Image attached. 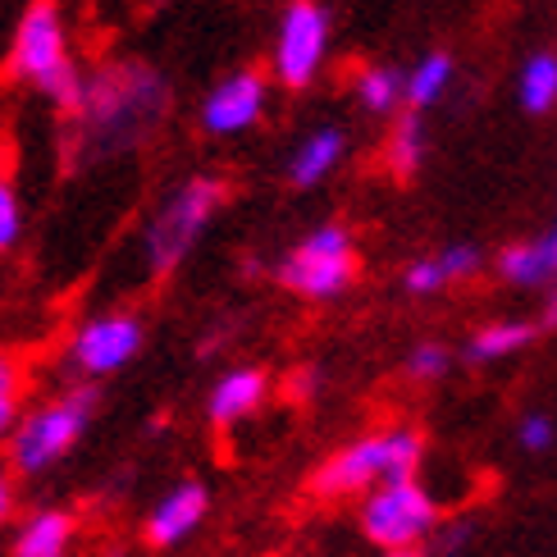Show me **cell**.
I'll return each instance as SVG.
<instances>
[{
	"mask_svg": "<svg viewBox=\"0 0 557 557\" xmlns=\"http://www.w3.org/2000/svg\"><path fill=\"white\" fill-rule=\"evenodd\" d=\"M403 284H407V293H416V297H434L438 288L448 284V274H444V265H438V257H434V261H416V265H407Z\"/></svg>",
	"mask_w": 557,
	"mask_h": 557,
	"instance_id": "obj_24",
	"label": "cell"
},
{
	"mask_svg": "<svg viewBox=\"0 0 557 557\" xmlns=\"http://www.w3.org/2000/svg\"><path fill=\"white\" fill-rule=\"evenodd\" d=\"M448 366H453V357H448V347H444V343H416L411 352H407V375H411L416 384L444 380V375H448Z\"/></svg>",
	"mask_w": 557,
	"mask_h": 557,
	"instance_id": "obj_23",
	"label": "cell"
},
{
	"mask_svg": "<svg viewBox=\"0 0 557 557\" xmlns=\"http://www.w3.org/2000/svg\"><path fill=\"white\" fill-rule=\"evenodd\" d=\"M28 234V215H23V197L14 188L10 174H0V257H10V251L23 243Z\"/></svg>",
	"mask_w": 557,
	"mask_h": 557,
	"instance_id": "obj_22",
	"label": "cell"
},
{
	"mask_svg": "<svg viewBox=\"0 0 557 557\" xmlns=\"http://www.w3.org/2000/svg\"><path fill=\"white\" fill-rule=\"evenodd\" d=\"M540 334V324H530V320H494V324H484V330L471 334L467 343V361L484 366V361H503V357H512L521 352V347Z\"/></svg>",
	"mask_w": 557,
	"mask_h": 557,
	"instance_id": "obj_16",
	"label": "cell"
},
{
	"mask_svg": "<svg viewBox=\"0 0 557 557\" xmlns=\"http://www.w3.org/2000/svg\"><path fill=\"white\" fill-rule=\"evenodd\" d=\"M265 370L257 366H238V370H224V375L211 384V393H206V416H211L215 430H234L238 421H247L251 411H261L265 403Z\"/></svg>",
	"mask_w": 557,
	"mask_h": 557,
	"instance_id": "obj_13",
	"label": "cell"
},
{
	"mask_svg": "<svg viewBox=\"0 0 557 557\" xmlns=\"http://www.w3.org/2000/svg\"><path fill=\"white\" fill-rule=\"evenodd\" d=\"M174 110V83L147 60H110L87 74L83 101L69 114L83 165L120 160L151 147Z\"/></svg>",
	"mask_w": 557,
	"mask_h": 557,
	"instance_id": "obj_1",
	"label": "cell"
},
{
	"mask_svg": "<svg viewBox=\"0 0 557 557\" xmlns=\"http://www.w3.org/2000/svg\"><path fill=\"white\" fill-rule=\"evenodd\" d=\"M453 83V55H444V51H434V55H425L421 64L407 74V91H403V101L421 114L425 106H434L438 101V91H444Z\"/></svg>",
	"mask_w": 557,
	"mask_h": 557,
	"instance_id": "obj_19",
	"label": "cell"
},
{
	"mask_svg": "<svg viewBox=\"0 0 557 557\" xmlns=\"http://www.w3.org/2000/svg\"><path fill=\"white\" fill-rule=\"evenodd\" d=\"M425 457V438L421 430H380V434H361L357 444L338 448L324 467L311 475V494L315 498H347V494H370L388 480H416Z\"/></svg>",
	"mask_w": 557,
	"mask_h": 557,
	"instance_id": "obj_5",
	"label": "cell"
},
{
	"mask_svg": "<svg viewBox=\"0 0 557 557\" xmlns=\"http://www.w3.org/2000/svg\"><path fill=\"white\" fill-rule=\"evenodd\" d=\"M480 251L475 247H467V243H461V247H448V251H438V265H444V274H448V284H453V278H471L475 270H480Z\"/></svg>",
	"mask_w": 557,
	"mask_h": 557,
	"instance_id": "obj_26",
	"label": "cell"
},
{
	"mask_svg": "<svg viewBox=\"0 0 557 557\" xmlns=\"http://www.w3.org/2000/svg\"><path fill=\"white\" fill-rule=\"evenodd\" d=\"M97 407H101L97 384H69L55 398L28 407L23 421L14 425V434L5 438V467L23 480L55 471L83 444V434L97 421Z\"/></svg>",
	"mask_w": 557,
	"mask_h": 557,
	"instance_id": "obj_3",
	"label": "cell"
},
{
	"mask_svg": "<svg viewBox=\"0 0 557 557\" xmlns=\"http://www.w3.org/2000/svg\"><path fill=\"white\" fill-rule=\"evenodd\" d=\"M78 540V517L69 507H33L14 525L10 557H69Z\"/></svg>",
	"mask_w": 557,
	"mask_h": 557,
	"instance_id": "obj_12",
	"label": "cell"
},
{
	"mask_svg": "<svg viewBox=\"0 0 557 557\" xmlns=\"http://www.w3.org/2000/svg\"><path fill=\"white\" fill-rule=\"evenodd\" d=\"M274 278L297 297H338L347 284L357 278V251H352V234L338 224H320L315 234L301 238L284 261H278Z\"/></svg>",
	"mask_w": 557,
	"mask_h": 557,
	"instance_id": "obj_8",
	"label": "cell"
},
{
	"mask_svg": "<svg viewBox=\"0 0 557 557\" xmlns=\"http://www.w3.org/2000/svg\"><path fill=\"white\" fill-rule=\"evenodd\" d=\"M380 557H421V548H411V553H380Z\"/></svg>",
	"mask_w": 557,
	"mask_h": 557,
	"instance_id": "obj_30",
	"label": "cell"
},
{
	"mask_svg": "<svg viewBox=\"0 0 557 557\" xmlns=\"http://www.w3.org/2000/svg\"><path fill=\"white\" fill-rule=\"evenodd\" d=\"M10 78L41 91V97L64 114L78 110L87 74L78 69L74 51H69L64 14L55 0H33V5L23 10L14 41H10Z\"/></svg>",
	"mask_w": 557,
	"mask_h": 557,
	"instance_id": "obj_2",
	"label": "cell"
},
{
	"mask_svg": "<svg viewBox=\"0 0 557 557\" xmlns=\"http://www.w3.org/2000/svg\"><path fill=\"white\" fill-rule=\"evenodd\" d=\"M18 512V484H14V471L5 467V457H0V530H5Z\"/></svg>",
	"mask_w": 557,
	"mask_h": 557,
	"instance_id": "obj_27",
	"label": "cell"
},
{
	"mask_svg": "<svg viewBox=\"0 0 557 557\" xmlns=\"http://www.w3.org/2000/svg\"><path fill=\"white\" fill-rule=\"evenodd\" d=\"M265 110V74L234 69L201 97V128L211 137H238L261 120Z\"/></svg>",
	"mask_w": 557,
	"mask_h": 557,
	"instance_id": "obj_10",
	"label": "cell"
},
{
	"mask_svg": "<svg viewBox=\"0 0 557 557\" xmlns=\"http://www.w3.org/2000/svg\"><path fill=\"white\" fill-rule=\"evenodd\" d=\"M23 398H28V366L18 352L0 347V444L14 434V425L23 421Z\"/></svg>",
	"mask_w": 557,
	"mask_h": 557,
	"instance_id": "obj_17",
	"label": "cell"
},
{
	"mask_svg": "<svg viewBox=\"0 0 557 557\" xmlns=\"http://www.w3.org/2000/svg\"><path fill=\"white\" fill-rule=\"evenodd\" d=\"M361 535L380 553H411L438 535V498L421 480H388L361 503Z\"/></svg>",
	"mask_w": 557,
	"mask_h": 557,
	"instance_id": "obj_6",
	"label": "cell"
},
{
	"mask_svg": "<svg viewBox=\"0 0 557 557\" xmlns=\"http://www.w3.org/2000/svg\"><path fill=\"white\" fill-rule=\"evenodd\" d=\"M403 91H407V78L398 74V69H384V64L366 69L361 83H357V97H361V106L370 114H388L393 106L403 101Z\"/></svg>",
	"mask_w": 557,
	"mask_h": 557,
	"instance_id": "obj_21",
	"label": "cell"
},
{
	"mask_svg": "<svg viewBox=\"0 0 557 557\" xmlns=\"http://www.w3.org/2000/svg\"><path fill=\"white\" fill-rule=\"evenodd\" d=\"M517 438H521L525 453H548L553 448V421H548L544 411H530L525 421H521V430H517Z\"/></svg>",
	"mask_w": 557,
	"mask_h": 557,
	"instance_id": "obj_25",
	"label": "cell"
},
{
	"mask_svg": "<svg viewBox=\"0 0 557 557\" xmlns=\"http://www.w3.org/2000/svg\"><path fill=\"white\" fill-rule=\"evenodd\" d=\"M228 201V183L215 174H193L156 206L143 224V261L156 278L174 274L193 257V247L206 238V228Z\"/></svg>",
	"mask_w": 557,
	"mask_h": 557,
	"instance_id": "obj_4",
	"label": "cell"
},
{
	"mask_svg": "<svg viewBox=\"0 0 557 557\" xmlns=\"http://www.w3.org/2000/svg\"><path fill=\"white\" fill-rule=\"evenodd\" d=\"M421 156H425V128H421V114L407 110L398 128H393V143H388V165L398 178H411L421 170Z\"/></svg>",
	"mask_w": 557,
	"mask_h": 557,
	"instance_id": "obj_20",
	"label": "cell"
},
{
	"mask_svg": "<svg viewBox=\"0 0 557 557\" xmlns=\"http://www.w3.org/2000/svg\"><path fill=\"white\" fill-rule=\"evenodd\" d=\"M517 97H521V106H525L530 114H548V110L557 106V55L540 51V55L525 60Z\"/></svg>",
	"mask_w": 557,
	"mask_h": 557,
	"instance_id": "obj_18",
	"label": "cell"
},
{
	"mask_svg": "<svg viewBox=\"0 0 557 557\" xmlns=\"http://www.w3.org/2000/svg\"><path fill=\"white\" fill-rule=\"evenodd\" d=\"M471 544V521H453L448 530H438V557H461V548Z\"/></svg>",
	"mask_w": 557,
	"mask_h": 557,
	"instance_id": "obj_28",
	"label": "cell"
},
{
	"mask_svg": "<svg viewBox=\"0 0 557 557\" xmlns=\"http://www.w3.org/2000/svg\"><path fill=\"white\" fill-rule=\"evenodd\" d=\"M540 330H557V293L548 297V307H544V315H540Z\"/></svg>",
	"mask_w": 557,
	"mask_h": 557,
	"instance_id": "obj_29",
	"label": "cell"
},
{
	"mask_svg": "<svg viewBox=\"0 0 557 557\" xmlns=\"http://www.w3.org/2000/svg\"><path fill=\"white\" fill-rule=\"evenodd\" d=\"M211 517V490H206L201 480H178L170 494H160V503L147 512L143 521V540L147 548H178V544H188L201 521Z\"/></svg>",
	"mask_w": 557,
	"mask_h": 557,
	"instance_id": "obj_11",
	"label": "cell"
},
{
	"mask_svg": "<svg viewBox=\"0 0 557 557\" xmlns=\"http://www.w3.org/2000/svg\"><path fill=\"white\" fill-rule=\"evenodd\" d=\"M343 151H347V137H343L338 128H315L307 143L297 147L293 165H288L293 183H297V188H315V183L343 160Z\"/></svg>",
	"mask_w": 557,
	"mask_h": 557,
	"instance_id": "obj_15",
	"label": "cell"
},
{
	"mask_svg": "<svg viewBox=\"0 0 557 557\" xmlns=\"http://www.w3.org/2000/svg\"><path fill=\"white\" fill-rule=\"evenodd\" d=\"M498 274L507 278V284H517V288H544L548 278L557 274V257H553L548 238L503 247L498 251Z\"/></svg>",
	"mask_w": 557,
	"mask_h": 557,
	"instance_id": "obj_14",
	"label": "cell"
},
{
	"mask_svg": "<svg viewBox=\"0 0 557 557\" xmlns=\"http://www.w3.org/2000/svg\"><path fill=\"white\" fill-rule=\"evenodd\" d=\"M330 51V14L315 0H293L278 18V37H274V78L284 87H307Z\"/></svg>",
	"mask_w": 557,
	"mask_h": 557,
	"instance_id": "obj_9",
	"label": "cell"
},
{
	"mask_svg": "<svg viewBox=\"0 0 557 557\" xmlns=\"http://www.w3.org/2000/svg\"><path fill=\"white\" fill-rule=\"evenodd\" d=\"M147 347V320L137 311H97L87 315L64 343V366L78 384H97L120 375Z\"/></svg>",
	"mask_w": 557,
	"mask_h": 557,
	"instance_id": "obj_7",
	"label": "cell"
},
{
	"mask_svg": "<svg viewBox=\"0 0 557 557\" xmlns=\"http://www.w3.org/2000/svg\"><path fill=\"white\" fill-rule=\"evenodd\" d=\"M548 247H553V257H557V228H553V234H548Z\"/></svg>",
	"mask_w": 557,
	"mask_h": 557,
	"instance_id": "obj_31",
	"label": "cell"
}]
</instances>
